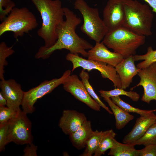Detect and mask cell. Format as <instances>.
<instances>
[{"label": "cell", "instance_id": "cell-5", "mask_svg": "<svg viewBox=\"0 0 156 156\" xmlns=\"http://www.w3.org/2000/svg\"><path fill=\"white\" fill-rule=\"evenodd\" d=\"M38 25L35 16L27 8L14 7L0 24V36L5 32L11 31L17 39L35 29Z\"/></svg>", "mask_w": 156, "mask_h": 156}, {"label": "cell", "instance_id": "cell-12", "mask_svg": "<svg viewBox=\"0 0 156 156\" xmlns=\"http://www.w3.org/2000/svg\"><path fill=\"white\" fill-rule=\"evenodd\" d=\"M103 17L108 31L123 26L125 19L123 0H108L103 10Z\"/></svg>", "mask_w": 156, "mask_h": 156}, {"label": "cell", "instance_id": "cell-13", "mask_svg": "<svg viewBox=\"0 0 156 156\" xmlns=\"http://www.w3.org/2000/svg\"><path fill=\"white\" fill-rule=\"evenodd\" d=\"M1 92L7 101V107L15 111L20 108L24 92L21 85L13 79L1 80L0 82Z\"/></svg>", "mask_w": 156, "mask_h": 156}, {"label": "cell", "instance_id": "cell-4", "mask_svg": "<svg viewBox=\"0 0 156 156\" xmlns=\"http://www.w3.org/2000/svg\"><path fill=\"white\" fill-rule=\"evenodd\" d=\"M146 36L138 34L124 26L108 31L102 41L108 48L121 55L124 59L135 55L143 45Z\"/></svg>", "mask_w": 156, "mask_h": 156}, {"label": "cell", "instance_id": "cell-28", "mask_svg": "<svg viewBox=\"0 0 156 156\" xmlns=\"http://www.w3.org/2000/svg\"><path fill=\"white\" fill-rule=\"evenodd\" d=\"M11 47H8L4 42L0 44V79H4V67L8 64L6 58L14 53Z\"/></svg>", "mask_w": 156, "mask_h": 156}, {"label": "cell", "instance_id": "cell-31", "mask_svg": "<svg viewBox=\"0 0 156 156\" xmlns=\"http://www.w3.org/2000/svg\"><path fill=\"white\" fill-rule=\"evenodd\" d=\"M17 112L7 107H0V124L9 121L16 114Z\"/></svg>", "mask_w": 156, "mask_h": 156}, {"label": "cell", "instance_id": "cell-21", "mask_svg": "<svg viewBox=\"0 0 156 156\" xmlns=\"http://www.w3.org/2000/svg\"><path fill=\"white\" fill-rule=\"evenodd\" d=\"M116 133L111 129L103 131L99 145L94 154V156H100L114 145Z\"/></svg>", "mask_w": 156, "mask_h": 156}, {"label": "cell", "instance_id": "cell-32", "mask_svg": "<svg viewBox=\"0 0 156 156\" xmlns=\"http://www.w3.org/2000/svg\"><path fill=\"white\" fill-rule=\"evenodd\" d=\"M138 156H156V144L147 145L138 150Z\"/></svg>", "mask_w": 156, "mask_h": 156}, {"label": "cell", "instance_id": "cell-18", "mask_svg": "<svg viewBox=\"0 0 156 156\" xmlns=\"http://www.w3.org/2000/svg\"><path fill=\"white\" fill-rule=\"evenodd\" d=\"M93 131L90 121L87 120L78 129L69 135L72 144L78 149L85 147L87 141Z\"/></svg>", "mask_w": 156, "mask_h": 156}, {"label": "cell", "instance_id": "cell-35", "mask_svg": "<svg viewBox=\"0 0 156 156\" xmlns=\"http://www.w3.org/2000/svg\"><path fill=\"white\" fill-rule=\"evenodd\" d=\"M7 105V101L1 92H0V107L5 106Z\"/></svg>", "mask_w": 156, "mask_h": 156}, {"label": "cell", "instance_id": "cell-6", "mask_svg": "<svg viewBox=\"0 0 156 156\" xmlns=\"http://www.w3.org/2000/svg\"><path fill=\"white\" fill-rule=\"evenodd\" d=\"M74 7L83 18L81 28L82 32L96 43L101 42L108 31L100 16L98 9L90 7L84 0H75Z\"/></svg>", "mask_w": 156, "mask_h": 156}, {"label": "cell", "instance_id": "cell-8", "mask_svg": "<svg viewBox=\"0 0 156 156\" xmlns=\"http://www.w3.org/2000/svg\"><path fill=\"white\" fill-rule=\"evenodd\" d=\"M66 59L72 64V72L79 67L88 72L93 69L97 70L100 72L103 78H107L111 81L115 88H121L120 78L115 67L105 62L86 59L80 57L79 54L70 53L66 55Z\"/></svg>", "mask_w": 156, "mask_h": 156}, {"label": "cell", "instance_id": "cell-7", "mask_svg": "<svg viewBox=\"0 0 156 156\" xmlns=\"http://www.w3.org/2000/svg\"><path fill=\"white\" fill-rule=\"evenodd\" d=\"M71 72L70 70H67L60 78L44 81L38 86L24 92L21 104L23 111L27 114L33 113L35 109L34 105L37 100L63 84L71 75Z\"/></svg>", "mask_w": 156, "mask_h": 156}, {"label": "cell", "instance_id": "cell-33", "mask_svg": "<svg viewBox=\"0 0 156 156\" xmlns=\"http://www.w3.org/2000/svg\"><path fill=\"white\" fill-rule=\"evenodd\" d=\"M37 146L32 143L28 144L25 148L23 151L24 156H37Z\"/></svg>", "mask_w": 156, "mask_h": 156}, {"label": "cell", "instance_id": "cell-26", "mask_svg": "<svg viewBox=\"0 0 156 156\" xmlns=\"http://www.w3.org/2000/svg\"><path fill=\"white\" fill-rule=\"evenodd\" d=\"M111 99L114 103L126 112L136 113L140 116H144L156 111V109L144 110L134 107L122 100L119 96L113 97Z\"/></svg>", "mask_w": 156, "mask_h": 156}, {"label": "cell", "instance_id": "cell-16", "mask_svg": "<svg viewBox=\"0 0 156 156\" xmlns=\"http://www.w3.org/2000/svg\"><path fill=\"white\" fill-rule=\"evenodd\" d=\"M154 112L137 118L131 131L124 138L123 143L131 144L142 137L149 127L156 122V115Z\"/></svg>", "mask_w": 156, "mask_h": 156}, {"label": "cell", "instance_id": "cell-1", "mask_svg": "<svg viewBox=\"0 0 156 156\" xmlns=\"http://www.w3.org/2000/svg\"><path fill=\"white\" fill-rule=\"evenodd\" d=\"M63 9L66 19L57 28V39L56 42L48 48L41 47L35 55L36 58L47 59L55 51L63 49L69 50L71 53L80 54L83 57H87L88 52L86 50L93 47L79 37L76 32L77 27L81 22V18L69 8L64 7Z\"/></svg>", "mask_w": 156, "mask_h": 156}, {"label": "cell", "instance_id": "cell-14", "mask_svg": "<svg viewBox=\"0 0 156 156\" xmlns=\"http://www.w3.org/2000/svg\"><path fill=\"white\" fill-rule=\"evenodd\" d=\"M88 52V59L105 62L115 67L124 59L119 53L110 51L103 41L96 43Z\"/></svg>", "mask_w": 156, "mask_h": 156}, {"label": "cell", "instance_id": "cell-19", "mask_svg": "<svg viewBox=\"0 0 156 156\" xmlns=\"http://www.w3.org/2000/svg\"><path fill=\"white\" fill-rule=\"evenodd\" d=\"M103 99L110 107L115 119V126L118 130L123 128L134 116L126 112L114 103L111 98H104Z\"/></svg>", "mask_w": 156, "mask_h": 156}, {"label": "cell", "instance_id": "cell-2", "mask_svg": "<svg viewBox=\"0 0 156 156\" xmlns=\"http://www.w3.org/2000/svg\"><path fill=\"white\" fill-rule=\"evenodd\" d=\"M40 12L42 20L38 35L44 40V47L53 45L57 39V29L64 21V13L60 0H30Z\"/></svg>", "mask_w": 156, "mask_h": 156}, {"label": "cell", "instance_id": "cell-25", "mask_svg": "<svg viewBox=\"0 0 156 156\" xmlns=\"http://www.w3.org/2000/svg\"><path fill=\"white\" fill-rule=\"evenodd\" d=\"M133 57L135 61L144 60L137 65L138 68L141 69L156 62V50H153L152 47L150 46L148 47L146 54L142 55H135Z\"/></svg>", "mask_w": 156, "mask_h": 156}, {"label": "cell", "instance_id": "cell-27", "mask_svg": "<svg viewBox=\"0 0 156 156\" xmlns=\"http://www.w3.org/2000/svg\"><path fill=\"white\" fill-rule=\"evenodd\" d=\"M135 145L145 146L150 144H156V122L151 125L144 135L137 141L131 143Z\"/></svg>", "mask_w": 156, "mask_h": 156}, {"label": "cell", "instance_id": "cell-3", "mask_svg": "<svg viewBox=\"0 0 156 156\" xmlns=\"http://www.w3.org/2000/svg\"><path fill=\"white\" fill-rule=\"evenodd\" d=\"M123 4L125 12L123 26L140 35H151L154 15L149 6L137 0H123Z\"/></svg>", "mask_w": 156, "mask_h": 156}, {"label": "cell", "instance_id": "cell-34", "mask_svg": "<svg viewBox=\"0 0 156 156\" xmlns=\"http://www.w3.org/2000/svg\"><path fill=\"white\" fill-rule=\"evenodd\" d=\"M147 3L153 9V12L156 13V0H143Z\"/></svg>", "mask_w": 156, "mask_h": 156}, {"label": "cell", "instance_id": "cell-17", "mask_svg": "<svg viewBox=\"0 0 156 156\" xmlns=\"http://www.w3.org/2000/svg\"><path fill=\"white\" fill-rule=\"evenodd\" d=\"M133 55L125 58L115 67L121 84V88L124 90L128 88L133 77L138 74L140 69L136 67Z\"/></svg>", "mask_w": 156, "mask_h": 156}, {"label": "cell", "instance_id": "cell-9", "mask_svg": "<svg viewBox=\"0 0 156 156\" xmlns=\"http://www.w3.org/2000/svg\"><path fill=\"white\" fill-rule=\"evenodd\" d=\"M27 114L20 109L9 120L7 144L11 142L19 145L32 143L31 123Z\"/></svg>", "mask_w": 156, "mask_h": 156}, {"label": "cell", "instance_id": "cell-29", "mask_svg": "<svg viewBox=\"0 0 156 156\" xmlns=\"http://www.w3.org/2000/svg\"><path fill=\"white\" fill-rule=\"evenodd\" d=\"M15 6L12 0H0V20L3 21Z\"/></svg>", "mask_w": 156, "mask_h": 156}, {"label": "cell", "instance_id": "cell-11", "mask_svg": "<svg viewBox=\"0 0 156 156\" xmlns=\"http://www.w3.org/2000/svg\"><path fill=\"white\" fill-rule=\"evenodd\" d=\"M63 85L64 89L77 99L94 110H100V106L90 95L77 75H71Z\"/></svg>", "mask_w": 156, "mask_h": 156}, {"label": "cell", "instance_id": "cell-20", "mask_svg": "<svg viewBox=\"0 0 156 156\" xmlns=\"http://www.w3.org/2000/svg\"><path fill=\"white\" fill-rule=\"evenodd\" d=\"M108 155L112 156H138V150L130 144L121 143L114 141L113 146L110 149Z\"/></svg>", "mask_w": 156, "mask_h": 156}, {"label": "cell", "instance_id": "cell-22", "mask_svg": "<svg viewBox=\"0 0 156 156\" xmlns=\"http://www.w3.org/2000/svg\"><path fill=\"white\" fill-rule=\"evenodd\" d=\"M85 70L83 69L80 73L79 76L87 91L91 96L101 107L104 109L109 114H113L112 112L111 111L108 107L102 102L99 96L95 93L89 81L90 77L89 75Z\"/></svg>", "mask_w": 156, "mask_h": 156}, {"label": "cell", "instance_id": "cell-30", "mask_svg": "<svg viewBox=\"0 0 156 156\" xmlns=\"http://www.w3.org/2000/svg\"><path fill=\"white\" fill-rule=\"evenodd\" d=\"M9 120L3 124H0V151L4 150L7 144V139Z\"/></svg>", "mask_w": 156, "mask_h": 156}, {"label": "cell", "instance_id": "cell-10", "mask_svg": "<svg viewBox=\"0 0 156 156\" xmlns=\"http://www.w3.org/2000/svg\"><path fill=\"white\" fill-rule=\"evenodd\" d=\"M137 75L140 78V81L136 85L131 88V90L142 86L144 91L141 100L148 104L152 100L156 101V62L140 69Z\"/></svg>", "mask_w": 156, "mask_h": 156}, {"label": "cell", "instance_id": "cell-15", "mask_svg": "<svg viewBox=\"0 0 156 156\" xmlns=\"http://www.w3.org/2000/svg\"><path fill=\"white\" fill-rule=\"evenodd\" d=\"M87 120L85 114L77 111L64 110L58 125L66 134L70 135L78 129Z\"/></svg>", "mask_w": 156, "mask_h": 156}, {"label": "cell", "instance_id": "cell-23", "mask_svg": "<svg viewBox=\"0 0 156 156\" xmlns=\"http://www.w3.org/2000/svg\"><path fill=\"white\" fill-rule=\"evenodd\" d=\"M103 133V131H94L87 141L85 149L80 156H91L98 147Z\"/></svg>", "mask_w": 156, "mask_h": 156}, {"label": "cell", "instance_id": "cell-24", "mask_svg": "<svg viewBox=\"0 0 156 156\" xmlns=\"http://www.w3.org/2000/svg\"><path fill=\"white\" fill-rule=\"evenodd\" d=\"M102 97L111 98L120 95H125L129 97L134 102L138 101L140 98V95L137 92L131 90L127 91L121 88H116L110 91L102 90L99 91Z\"/></svg>", "mask_w": 156, "mask_h": 156}]
</instances>
